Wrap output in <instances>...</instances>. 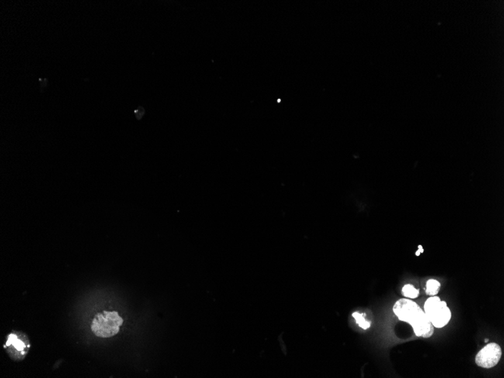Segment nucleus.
I'll list each match as a JSON object with an SVG mask.
<instances>
[{
	"label": "nucleus",
	"instance_id": "1a4fd4ad",
	"mask_svg": "<svg viewBox=\"0 0 504 378\" xmlns=\"http://www.w3.org/2000/svg\"><path fill=\"white\" fill-rule=\"evenodd\" d=\"M423 252V248H422V247L420 246H420H419V251H418V252H416L417 256H419L420 253V252Z\"/></svg>",
	"mask_w": 504,
	"mask_h": 378
},
{
	"label": "nucleus",
	"instance_id": "7ed1b4c3",
	"mask_svg": "<svg viewBox=\"0 0 504 378\" xmlns=\"http://www.w3.org/2000/svg\"><path fill=\"white\" fill-rule=\"evenodd\" d=\"M424 312L433 326L438 328L446 326L451 317L450 310L446 302L442 301L439 297L434 296L426 300Z\"/></svg>",
	"mask_w": 504,
	"mask_h": 378
},
{
	"label": "nucleus",
	"instance_id": "f03ea898",
	"mask_svg": "<svg viewBox=\"0 0 504 378\" xmlns=\"http://www.w3.org/2000/svg\"><path fill=\"white\" fill-rule=\"evenodd\" d=\"M122 324L123 320L117 312L104 311L98 313L93 319L91 328L97 337L108 338L117 334Z\"/></svg>",
	"mask_w": 504,
	"mask_h": 378
},
{
	"label": "nucleus",
	"instance_id": "f257e3e1",
	"mask_svg": "<svg viewBox=\"0 0 504 378\" xmlns=\"http://www.w3.org/2000/svg\"><path fill=\"white\" fill-rule=\"evenodd\" d=\"M393 312L398 320L412 325L417 336L429 338L434 333L431 321L415 302L409 299H400L394 305Z\"/></svg>",
	"mask_w": 504,
	"mask_h": 378
},
{
	"label": "nucleus",
	"instance_id": "6e6552de",
	"mask_svg": "<svg viewBox=\"0 0 504 378\" xmlns=\"http://www.w3.org/2000/svg\"><path fill=\"white\" fill-rule=\"evenodd\" d=\"M402 294L408 298H416L419 295V290L415 289L412 285H405L402 289Z\"/></svg>",
	"mask_w": 504,
	"mask_h": 378
},
{
	"label": "nucleus",
	"instance_id": "0eeeda50",
	"mask_svg": "<svg viewBox=\"0 0 504 378\" xmlns=\"http://www.w3.org/2000/svg\"><path fill=\"white\" fill-rule=\"evenodd\" d=\"M353 317L356 320V323L363 329L366 330L371 326V323L367 321L363 313H359L357 312L353 313Z\"/></svg>",
	"mask_w": 504,
	"mask_h": 378
},
{
	"label": "nucleus",
	"instance_id": "423d86ee",
	"mask_svg": "<svg viewBox=\"0 0 504 378\" xmlns=\"http://www.w3.org/2000/svg\"><path fill=\"white\" fill-rule=\"evenodd\" d=\"M440 283L436 279H429L426 283V294L430 296L436 295L440 290Z\"/></svg>",
	"mask_w": 504,
	"mask_h": 378
},
{
	"label": "nucleus",
	"instance_id": "9d476101",
	"mask_svg": "<svg viewBox=\"0 0 504 378\" xmlns=\"http://www.w3.org/2000/svg\"><path fill=\"white\" fill-rule=\"evenodd\" d=\"M485 342H488V339H485Z\"/></svg>",
	"mask_w": 504,
	"mask_h": 378
},
{
	"label": "nucleus",
	"instance_id": "39448f33",
	"mask_svg": "<svg viewBox=\"0 0 504 378\" xmlns=\"http://www.w3.org/2000/svg\"><path fill=\"white\" fill-rule=\"evenodd\" d=\"M22 337V335L19 336L18 334L12 333L8 335L6 344L4 345V348L8 349L10 356L14 359H22L27 353L28 343Z\"/></svg>",
	"mask_w": 504,
	"mask_h": 378
},
{
	"label": "nucleus",
	"instance_id": "20e7f679",
	"mask_svg": "<svg viewBox=\"0 0 504 378\" xmlns=\"http://www.w3.org/2000/svg\"><path fill=\"white\" fill-rule=\"evenodd\" d=\"M502 350L501 347L495 343L488 344L476 357V363L484 369H491L498 365L501 360Z\"/></svg>",
	"mask_w": 504,
	"mask_h": 378
}]
</instances>
